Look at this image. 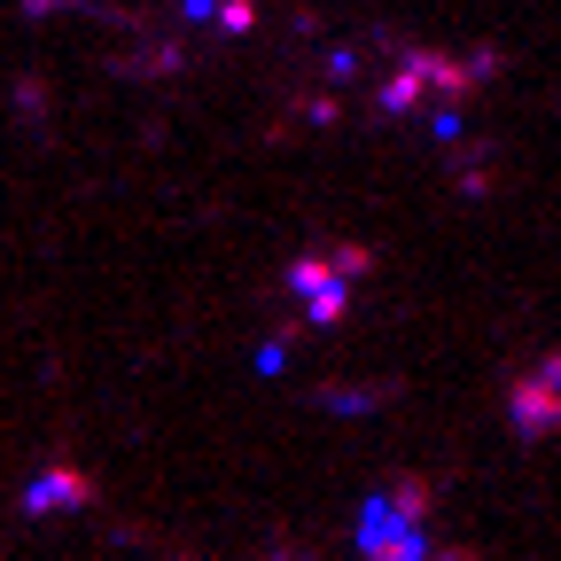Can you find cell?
I'll use <instances>...</instances> for the list:
<instances>
[{
    "label": "cell",
    "mask_w": 561,
    "mask_h": 561,
    "mask_svg": "<svg viewBox=\"0 0 561 561\" xmlns=\"http://www.w3.org/2000/svg\"><path fill=\"white\" fill-rule=\"evenodd\" d=\"M359 561H430V483L367 491V507H359Z\"/></svg>",
    "instance_id": "6da1fadb"
},
{
    "label": "cell",
    "mask_w": 561,
    "mask_h": 561,
    "mask_svg": "<svg viewBox=\"0 0 561 561\" xmlns=\"http://www.w3.org/2000/svg\"><path fill=\"white\" fill-rule=\"evenodd\" d=\"M359 273H367V250H359V242H343V250H328V257H297V265H289V297L305 305L312 328H328V320H343L351 289H359Z\"/></svg>",
    "instance_id": "7a4b0ae2"
},
{
    "label": "cell",
    "mask_w": 561,
    "mask_h": 561,
    "mask_svg": "<svg viewBox=\"0 0 561 561\" xmlns=\"http://www.w3.org/2000/svg\"><path fill=\"white\" fill-rule=\"evenodd\" d=\"M507 421H515V437H553L561 430V351H538V359L507 382Z\"/></svg>",
    "instance_id": "3957f363"
},
{
    "label": "cell",
    "mask_w": 561,
    "mask_h": 561,
    "mask_svg": "<svg viewBox=\"0 0 561 561\" xmlns=\"http://www.w3.org/2000/svg\"><path fill=\"white\" fill-rule=\"evenodd\" d=\"M87 500H94V491H87V476L55 468V476H39V483H32V500H24V507H32V515H47V507H87Z\"/></svg>",
    "instance_id": "277c9868"
}]
</instances>
